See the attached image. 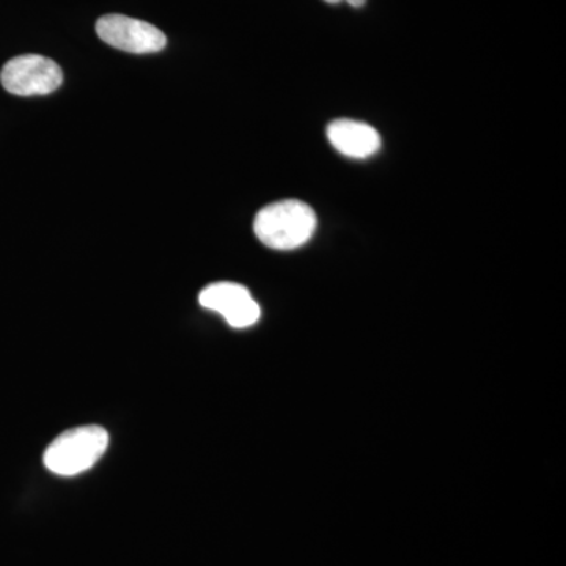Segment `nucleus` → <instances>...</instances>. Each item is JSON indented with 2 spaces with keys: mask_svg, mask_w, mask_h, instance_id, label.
I'll return each instance as SVG.
<instances>
[{
  "mask_svg": "<svg viewBox=\"0 0 566 566\" xmlns=\"http://www.w3.org/2000/svg\"><path fill=\"white\" fill-rule=\"evenodd\" d=\"M315 211L301 200H281L264 207L253 221V232L266 248L293 251L311 241L316 230Z\"/></svg>",
  "mask_w": 566,
  "mask_h": 566,
  "instance_id": "f257e3e1",
  "label": "nucleus"
},
{
  "mask_svg": "<svg viewBox=\"0 0 566 566\" xmlns=\"http://www.w3.org/2000/svg\"><path fill=\"white\" fill-rule=\"evenodd\" d=\"M107 447L109 434L98 424L71 428L51 442L43 463L52 474L80 475L102 460Z\"/></svg>",
  "mask_w": 566,
  "mask_h": 566,
  "instance_id": "f03ea898",
  "label": "nucleus"
},
{
  "mask_svg": "<svg viewBox=\"0 0 566 566\" xmlns=\"http://www.w3.org/2000/svg\"><path fill=\"white\" fill-rule=\"evenodd\" d=\"M0 82L11 95H50L63 82V71L51 59L25 54L11 59L0 71Z\"/></svg>",
  "mask_w": 566,
  "mask_h": 566,
  "instance_id": "7ed1b4c3",
  "label": "nucleus"
},
{
  "mask_svg": "<svg viewBox=\"0 0 566 566\" xmlns=\"http://www.w3.org/2000/svg\"><path fill=\"white\" fill-rule=\"evenodd\" d=\"M96 33L104 43L132 54H153L166 48V35L148 22L123 17V14H106L96 22Z\"/></svg>",
  "mask_w": 566,
  "mask_h": 566,
  "instance_id": "20e7f679",
  "label": "nucleus"
},
{
  "mask_svg": "<svg viewBox=\"0 0 566 566\" xmlns=\"http://www.w3.org/2000/svg\"><path fill=\"white\" fill-rule=\"evenodd\" d=\"M199 303L208 311L218 312L227 323L237 329L252 326L260 319V305L251 292L240 283L218 282L205 286Z\"/></svg>",
  "mask_w": 566,
  "mask_h": 566,
  "instance_id": "39448f33",
  "label": "nucleus"
},
{
  "mask_svg": "<svg viewBox=\"0 0 566 566\" xmlns=\"http://www.w3.org/2000/svg\"><path fill=\"white\" fill-rule=\"evenodd\" d=\"M327 139L335 150L354 159L370 158L381 148V136L374 126L348 118L331 123Z\"/></svg>",
  "mask_w": 566,
  "mask_h": 566,
  "instance_id": "423d86ee",
  "label": "nucleus"
},
{
  "mask_svg": "<svg viewBox=\"0 0 566 566\" xmlns=\"http://www.w3.org/2000/svg\"><path fill=\"white\" fill-rule=\"evenodd\" d=\"M324 2H327V3L348 2L349 6L356 7V9H359V7L365 6V2H367V0H324Z\"/></svg>",
  "mask_w": 566,
  "mask_h": 566,
  "instance_id": "0eeeda50",
  "label": "nucleus"
}]
</instances>
